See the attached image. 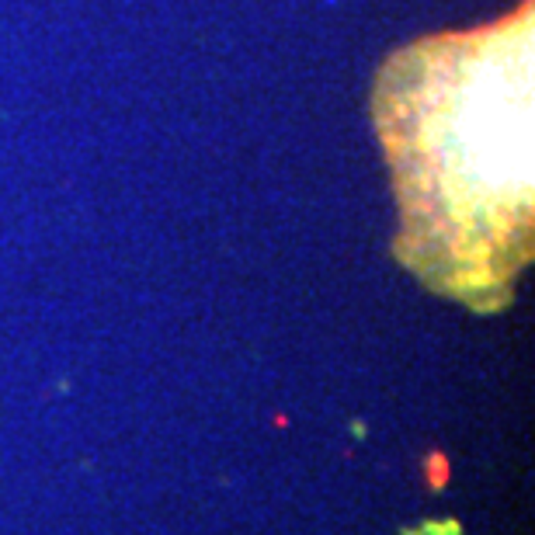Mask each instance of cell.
<instances>
[{
	"label": "cell",
	"mask_w": 535,
	"mask_h": 535,
	"mask_svg": "<svg viewBox=\"0 0 535 535\" xmlns=\"http://www.w3.org/2000/svg\"><path fill=\"white\" fill-rule=\"evenodd\" d=\"M532 0L507 18L417 39L376 80L403 233L434 289L494 310L532 243Z\"/></svg>",
	"instance_id": "obj_1"
}]
</instances>
